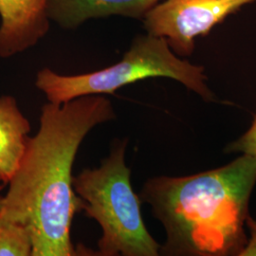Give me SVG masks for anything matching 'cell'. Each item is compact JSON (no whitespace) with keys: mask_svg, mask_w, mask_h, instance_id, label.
I'll return each instance as SVG.
<instances>
[{"mask_svg":"<svg viewBox=\"0 0 256 256\" xmlns=\"http://www.w3.org/2000/svg\"><path fill=\"white\" fill-rule=\"evenodd\" d=\"M256 0H162L147 12V34L162 37L176 54L191 56L196 39Z\"/></svg>","mask_w":256,"mask_h":256,"instance_id":"obj_5","label":"cell"},{"mask_svg":"<svg viewBox=\"0 0 256 256\" xmlns=\"http://www.w3.org/2000/svg\"><path fill=\"white\" fill-rule=\"evenodd\" d=\"M116 118L102 95L78 97L62 104L46 102L40 126L30 137L18 168L3 196L0 218L26 226L32 256H82L70 230L84 202L74 189V160L93 128Z\"/></svg>","mask_w":256,"mask_h":256,"instance_id":"obj_1","label":"cell"},{"mask_svg":"<svg viewBox=\"0 0 256 256\" xmlns=\"http://www.w3.org/2000/svg\"><path fill=\"white\" fill-rule=\"evenodd\" d=\"M224 152L226 154L241 153L256 158V113L250 128L241 137L230 142Z\"/></svg>","mask_w":256,"mask_h":256,"instance_id":"obj_10","label":"cell"},{"mask_svg":"<svg viewBox=\"0 0 256 256\" xmlns=\"http://www.w3.org/2000/svg\"><path fill=\"white\" fill-rule=\"evenodd\" d=\"M149 78H169L216 102L202 66L194 64L174 54L162 37L138 34L122 60L100 70L78 75H61L50 68L37 72L36 86L50 102L62 104L86 95L114 94L120 88Z\"/></svg>","mask_w":256,"mask_h":256,"instance_id":"obj_4","label":"cell"},{"mask_svg":"<svg viewBox=\"0 0 256 256\" xmlns=\"http://www.w3.org/2000/svg\"><path fill=\"white\" fill-rule=\"evenodd\" d=\"M30 124L14 96H0V189L16 174L27 146Z\"/></svg>","mask_w":256,"mask_h":256,"instance_id":"obj_8","label":"cell"},{"mask_svg":"<svg viewBox=\"0 0 256 256\" xmlns=\"http://www.w3.org/2000/svg\"><path fill=\"white\" fill-rule=\"evenodd\" d=\"M246 228L248 230L250 236L239 256H256V218H254L250 214L246 220Z\"/></svg>","mask_w":256,"mask_h":256,"instance_id":"obj_11","label":"cell"},{"mask_svg":"<svg viewBox=\"0 0 256 256\" xmlns=\"http://www.w3.org/2000/svg\"><path fill=\"white\" fill-rule=\"evenodd\" d=\"M48 0H0V57L22 54L46 36Z\"/></svg>","mask_w":256,"mask_h":256,"instance_id":"obj_6","label":"cell"},{"mask_svg":"<svg viewBox=\"0 0 256 256\" xmlns=\"http://www.w3.org/2000/svg\"><path fill=\"white\" fill-rule=\"evenodd\" d=\"M256 185V158L184 176H154L138 194L165 230L160 256H239Z\"/></svg>","mask_w":256,"mask_h":256,"instance_id":"obj_2","label":"cell"},{"mask_svg":"<svg viewBox=\"0 0 256 256\" xmlns=\"http://www.w3.org/2000/svg\"><path fill=\"white\" fill-rule=\"evenodd\" d=\"M162 0H48L46 16L64 30H76L90 19L122 16L144 20Z\"/></svg>","mask_w":256,"mask_h":256,"instance_id":"obj_7","label":"cell"},{"mask_svg":"<svg viewBox=\"0 0 256 256\" xmlns=\"http://www.w3.org/2000/svg\"><path fill=\"white\" fill-rule=\"evenodd\" d=\"M2 200H3V196H0V210H1V206H2Z\"/></svg>","mask_w":256,"mask_h":256,"instance_id":"obj_12","label":"cell"},{"mask_svg":"<svg viewBox=\"0 0 256 256\" xmlns=\"http://www.w3.org/2000/svg\"><path fill=\"white\" fill-rule=\"evenodd\" d=\"M128 138L115 140L110 154L97 168L74 176V189L86 216L101 226V256H158V244L148 232L142 214V200L131 184L126 164Z\"/></svg>","mask_w":256,"mask_h":256,"instance_id":"obj_3","label":"cell"},{"mask_svg":"<svg viewBox=\"0 0 256 256\" xmlns=\"http://www.w3.org/2000/svg\"><path fill=\"white\" fill-rule=\"evenodd\" d=\"M32 239L26 226L0 218V256H32Z\"/></svg>","mask_w":256,"mask_h":256,"instance_id":"obj_9","label":"cell"}]
</instances>
